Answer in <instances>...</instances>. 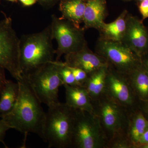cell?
<instances>
[{
	"label": "cell",
	"mask_w": 148,
	"mask_h": 148,
	"mask_svg": "<svg viewBox=\"0 0 148 148\" xmlns=\"http://www.w3.org/2000/svg\"><path fill=\"white\" fill-rule=\"evenodd\" d=\"M50 26L53 39L57 42L55 61L61 56L81 50L87 46L83 27H78L70 21L55 14L51 16Z\"/></svg>",
	"instance_id": "7"
},
{
	"label": "cell",
	"mask_w": 148,
	"mask_h": 148,
	"mask_svg": "<svg viewBox=\"0 0 148 148\" xmlns=\"http://www.w3.org/2000/svg\"><path fill=\"white\" fill-rule=\"evenodd\" d=\"M19 94V84L7 80L0 92V118L9 113L16 105Z\"/></svg>",
	"instance_id": "19"
},
{
	"label": "cell",
	"mask_w": 148,
	"mask_h": 148,
	"mask_svg": "<svg viewBox=\"0 0 148 148\" xmlns=\"http://www.w3.org/2000/svg\"><path fill=\"white\" fill-rule=\"evenodd\" d=\"M64 62L67 66L82 69L88 74L109 65L105 58L92 51L88 46L79 51L65 55Z\"/></svg>",
	"instance_id": "12"
},
{
	"label": "cell",
	"mask_w": 148,
	"mask_h": 148,
	"mask_svg": "<svg viewBox=\"0 0 148 148\" xmlns=\"http://www.w3.org/2000/svg\"><path fill=\"white\" fill-rule=\"evenodd\" d=\"M53 40L50 25L41 32L22 36L20 38V66L22 75L55 61Z\"/></svg>",
	"instance_id": "2"
},
{
	"label": "cell",
	"mask_w": 148,
	"mask_h": 148,
	"mask_svg": "<svg viewBox=\"0 0 148 148\" xmlns=\"http://www.w3.org/2000/svg\"><path fill=\"white\" fill-rule=\"evenodd\" d=\"M24 6H30L38 2L37 0H18Z\"/></svg>",
	"instance_id": "30"
},
{
	"label": "cell",
	"mask_w": 148,
	"mask_h": 148,
	"mask_svg": "<svg viewBox=\"0 0 148 148\" xmlns=\"http://www.w3.org/2000/svg\"><path fill=\"white\" fill-rule=\"evenodd\" d=\"M7 1H9L12 2H17L18 0H7Z\"/></svg>",
	"instance_id": "33"
},
{
	"label": "cell",
	"mask_w": 148,
	"mask_h": 148,
	"mask_svg": "<svg viewBox=\"0 0 148 148\" xmlns=\"http://www.w3.org/2000/svg\"><path fill=\"white\" fill-rule=\"evenodd\" d=\"M59 10L61 17L73 23L77 27L83 21L86 2L82 0H60Z\"/></svg>",
	"instance_id": "18"
},
{
	"label": "cell",
	"mask_w": 148,
	"mask_h": 148,
	"mask_svg": "<svg viewBox=\"0 0 148 148\" xmlns=\"http://www.w3.org/2000/svg\"><path fill=\"white\" fill-rule=\"evenodd\" d=\"M92 102L94 114L100 122L108 143L115 136L127 134L131 111L105 92Z\"/></svg>",
	"instance_id": "4"
},
{
	"label": "cell",
	"mask_w": 148,
	"mask_h": 148,
	"mask_svg": "<svg viewBox=\"0 0 148 148\" xmlns=\"http://www.w3.org/2000/svg\"><path fill=\"white\" fill-rule=\"evenodd\" d=\"M148 144V129L143 134L141 139L139 141L138 145L135 147V148H138L140 146Z\"/></svg>",
	"instance_id": "28"
},
{
	"label": "cell",
	"mask_w": 148,
	"mask_h": 148,
	"mask_svg": "<svg viewBox=\"0 0 148 148\" xmlns=\"http://www.w3.org/2000/svg\"><path fill=\"white\" fill-rule=\"evenodd\" d=\"M10 129V128L8 126V125L5 122L1 119L0 120V143H3L5 146H6L4 142L5 136L7 131Z\"/></svg>",
	"instance_id": "25"
},
{
	"label": "cell",
	"mask_w": 148,
	"mask_h": 148,
	"mask_svg": "<svg viewBox=\"0 0 148 148\" xmlns=\"http://www.w3.org/2000/svg\"><path fill=\"white\" fill-rule=\"evenodd\" d=\"M138 4V9L142 16V20L148 18V0H143Z\"/></svg>",
	"instance_id": "24"
},
{
	"label": "cell",
	"mask_w": 148,
	"mask_h": 148,
	"mask_svg": "<svg viewBox=\"0 0 148 148\" xmlns=\"http://www.w3.org/2000/svg\"><path fill=\"white\" fill-rule=\"evenodd\" d=\"M48 107L43 141L48 148H71L76 110L60 102Z\"/></svg>",
	"instance_id": "3"
},
{
	"label": "cell",
	"mask_w": 148,
	"mask_h": 148,
	"mask_svg": "<svg viewBox=\"0 0 148 148\" xmlns=\"http://www.w3.org/2000/svg\"><path fill=\"white\" fill-rule=\"evenodd\" d=\"M82 1H84L85 2H86L87 1H88V0H82ZM59 1H60V0H59Z\"/></svg>",
	"instance_id": "36"
},
{
	"label": "cell",
	"mask_w": 148,
	"mask_h": 148,
	"mask_svg": "<svg viewBox=\"0 0 148 148\" xmlns=\"http://www.w3.org/2000/svg\"><path fill=\"white\" fill-rule=\"evenodd\" d=\"M0 3H1V0H0Z\"/></svg>",
	"instance_id": "37"
},
{
	"label": "cell",
	"mask_w": 148,
	"mask_h": 148,
	"mask_svg": "<svg viewBox=\"0 0 148 148\" xmlns=\"http://www.w3.org/2000/svg\"><path fill=\"white\" fill-rule=\"evenodd\" d=\"M122 43L141 59L148 55V31L143 20L127 14L126 30Z\"/></svg>",
	"instance_id": "11"
},
{
	"label": "cell",
	"mask_w": 148,
	"mask_h": 148,
	"mask_svg": "<svg viewBox=\"0 0 148 148\" xmlns=\"http://www.w3.org/2000/svg\"><path fill=\"white\" fill-rule=\"evenodd\" d=\"M148 129V120L140 108L130 113L127 135L132 148H135L143 134Z\"/></svg>",
	"instance_id": "16"
},
{
	"label": "cell",
	"mask_w": 148,
	"mask_h": 148,
	"mask_svg": "<svg viewBox=\"0 0 148 148\" xmlns=\"http://www.w3.org/2000/svg\"><path fill=\"white\" fill-rule=\"evenodd\" d=\"M140 108L143 112L146 118L148 120V101H140Z\"/></svg>",
	"instance_id": "29"
},
{
	"label": "cell",
	"mask_w": 148,
	"mask_h": 148,
	"mask_svg": "<svg viewBox=\"0 0 148 148\" xmlns=\"http://www.w3.org/2000/svg\"><path fill=\"white\" fill-rule=\"evenodd\" d=\"M59 0H37V2L46 8H52L57 3Z\"/></svg>",
	"instance_id": "26"
},
{
	"label": "cell",
	"mask_w": 148,
	"mask_h": 148,
	"mask_svg": "<svg viewBox=\"0 0 148 148\" xmlns=\"http://www.w3.org/2000/svg\"><path fill=\"white\" fill-rule=\"evenodd\" d=\"M108 66L103 67L89 74L84 87L87 90L92 101L98 98L105 92Z\"/></svg>",
	"instance_id": "20"
},
{
	"label": "cell",
	"mask_w": 148,
	"mask_h": 148,
	"mask_svg": "<svg viewBox=\"0 0 148 148\" xmlns=\"http://www.w3.org/2000/svg\"><path fill=\"white\" fill-rule=\"evenodd\" d=\"M135 1L138 4L139 3H140V2L143 1V0H135Z\"/></svg>",
	"instance_id": "34"
},
{
	"label": "cell",
	"mask_w": 148,
	"mask_h": 148,
	"mask_svg": "<svg viewBox=\"0 0 148 148\" xmlns=\"http://www.w3.org/2000/svg\"><path fill=\"white\" fill-rule=\"evenodd\" d=\"M69 67L73 74L75 79L79 86L84 87L88 78L89 74L82 69L69 66Z\"/></svg>",
	"instance_id": "23"
},
{
	"label": "cell",
	"mask_w": 148,
	"mask_h": 148,
	"mask_svg": "<svg viewBox=\"0 0 148 148\" xmlns=\"http://www.w3.org/2000/svg\"><path fill=\"white\" fill-rule=\"evenodd\" d=\"M142 63L148 73V55L142 58Z\"/></svg>",
	"instance_id": "31"
},
{
	"label": "cell",
	"mask_w": 148,
	"mask_h": 148,
	"mask_svg": "<svg viewBox=\"0 0 148 148\" xmlns=\"http://www.w3.org/2000/svg\"><path fill=\"white\" fill-rule=\"evenodd\" d=\"M126 75L139 101H148V73L143 63Z\"/></svg>",
	"instance_id": "17"
},
{
	"label": "cell",
	"mask_w": 148,
	"mask_h": 148,
	"mask_svg": "<svg viewBox=\"0 0 148 148\" xmlns=\"http://www.w3.org/2000/svg\"><path fill=\"white\" fill-rule=\"evenodd\" d=\"M128 13V11L124 10L114 21L109 23L104 22L98 31L99 38L122 43L126 30Z\"/></svg>",
	"instance_id": "15"
},
{
	"label": "cell",
	"mask_w": 148,
	"mask_h": 148,
	"mask_svg": "<svg viewBox=\"0 0 148 148\" xmlns=\"http://www.w3.org/2000/svg\"><path fill=\"white\" fill-rule=\"evenodd\" d=\"M63 63L55 60L22 75L27 78L41 103L47 106L59 102V88L63 85L60 70Z\"/></svg>",
	"instance_id": "5"
},
{
	"label": "cell",
	"mask_w": 148,
	"mask_h": 148,
	"mask_svg": "<svg viewBox=\"0 0 148 148\" xmlns=\"http://www.w3.org/2000/svg\"><path fill=\"white\" fill-rule=\"evenodd\" d=\"M95 50L109 65L125 75L142 64V59L121 42L99 38Z\"/></svg>",
	"instance_id": "9"
},
{
	"label": "cell",
	"mask_w": 148,
	"mask_h": 148,
	"mask_svg": "<svg viewBox=\"0 0 148 148\" xmlns=\"http://www.w3.org/2000/svg\"><path fill=\"white\" fill-rule=\"evenodd\" d=\"M108 15L106 0H88L86 3L83 21L84 30L95 29L98 31Z\"/></svg>",
	"instance_id": "13"
},
{
	"label": "cell",
	"mask_w": 148,
	"mask_h": 148,
	"mask_svg": "<svg viewBox=\"0 0 148 148\" xmlns=\"http://www.w3.org/2000/svg\"><path fill=\"white\" fill-rule=\"evenodd\" d=\"M5 69L0 66V92L7 81L5 77Z\"/></svg>",
	"instance_id": "27"
},
{
	"label": "cell",
	"mask_w": 148,
	"mask_h": 148,
	"mask_svg": "<svg viewBox=\"0 0 148 148\" xmlns=\"http://www.w3.org/2000/svg\"><path fill=\"white\" fill-rule=\"evenodd\" d=\"M0 21V66L8 71L13 78L22 77L20 66V39L13 29L11 17L3 13Z\"/></svg>",
	"instance_id": "8"
},
{
	"label": "cell",
	"mask_w": 148,
	"mask_h": 148,
	"mask_svg": "<svg viewBox=\"0 0 148 148\" xmlns=\"http://www.w3.org/2000/svg\"><path fill=\"white\" fill-rule=\"evenodd\" d=\"M108 143L95 114L76 110L71 148H107Z\"/></svg>",
	"instance_id": "6"
},
{
	"label": "cell",
	"mask_w": 148,
	"mask_h": 148,
	"mask_svg": "<svg viewBox=\"0 0 148 148\" xmlns=\"http://www.w3.org/2000/svg\"><path fill=\"white\" fill-rule=\"evenodd\" d=\"M63 86L65 89L66 105L75 110L94 113L92 100L84 87L66 84Z\"/></svg>",
	"instance_id": "14"
},
{
	"label": "cell",
	"mask_w": 148,
	"mask_h": 148,
	"mask_svg": "<svg viewBox=\"0 0 148 148\" xmlns=\"http://www.w3.org/2000/svg\"><path fill=\"white\" fill-rule=\"evenodd\" d=\"M138 148H148V145L140 146Z\"/></svg>",
	"instance_id": "32"
},
{
	"label": "cell",
	"mask_w": 148,
	"mask_h": 148,
	"mask_svg": "<svg viewBox=\"0 0 148 148\" xmlns=\"http://www.w3.org/2000/svg\"><path fill=\"white\" fill-rule=\"evenodd\" d=\"M17 82L19 84L17 102L12 111L1 118L10 129L16 130L25 135L34 133L44 140L46 112L26 77L22 75Z\"/></svg>",
	"instance_id": "1"
},
{
	"label": "cell",
	"mask_w": 148,
	"mask_h": 148,
	"mask_svg": "<svg viewBox=\"0 0 148 148\" xmlns=\"http://www.w3.org/2000/svg\"><path fill=\"white\" fill-rule=\"evenodd\" d=\"M60 75L63 85L66 84L72 86H79L71 71L64 62L60 69Z\"/></svg>",
	"instance_id": "21"
},
{
	"label": "cell",
	"mask_w": 148,
	"mask_h": 148,
	"mask_svg": "<svg viewBox=\"0 0 148 148\" xmlns=\"http://www.w3.org/2000/svg\"><path fill=\"white\" fill-rule=\"evenodd\" d=\"M123 1H131V0H123Z\"/></svg>",
	"instance_id": "35"
},
{
	"label": "cell",
	"mask_w": 148,
	"mask_h": 148,
	"mask_svg": "<svg viewBox=\"0 0 148 148\" xmlns=\"http://www.w3.org/2000/svg\"><path fill=\"white\" fill-rule=\"evenodd\" d=\"M107 148H132L127 134L117 135L108 143Z\"/></svg>",
	"instance_id": "22"
},
{
	"label": "cell",
	"mask_w": 148,
	"mask_h": 148,
	"mask_svg": "<svg viewBox=\"0 0 148 148\" xmlns=\"http://www.w3.org/2000/svg\"><path fill=\"white\" fill-rule=\"evenodd\" d=\"M105 92L129 111L140 108V101L132 90L126 75L110 65L106 76Z\"/></svg>",
	"instance_id": "10"
}]
</instances>
